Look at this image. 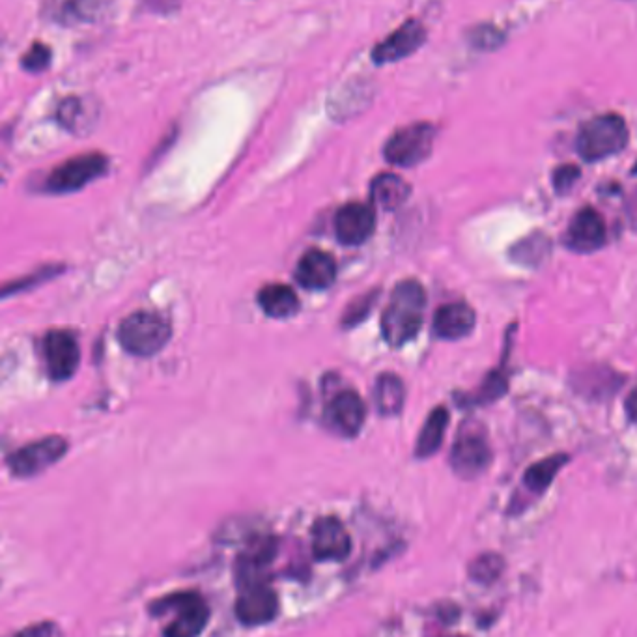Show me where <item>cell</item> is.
Returning <instances> with one entry per match:
<instances>
[{"mask_svg": "<svg viewBox=\"0 0 637 637\" xmlns=\"http://www.w3.org/2000/svg\"><path fill=\"white\" fill-rule=\"evenodd\" d=\"M624 410H626V415H628V419L632 421V423H636L637 425V387L634 391H630V395L626 397V402H624Z\"/></svg>", "mask_w": 637, "mask_h": 637, "instance_id": "1f68e13d", "label": "cell"}, {"mask_svg": "<svg viewBox=\"0 0 637 637\" xmlns=\"http://www.w3.org/2000/svg\"><path fill=\"white\" fill-rule=\"evenodd\" d=\"M258 305L271 318H290L299 311L296 292L286 284H268L258 292Z\"/></svg>", "mask_w": 637, "mask_h": 637, "instance_id": "7402d4cb", "label": "cell"}, {"mask_svg": "<svg viewBox=\"0 0 637 637\" xmlns=\"http://www.w3.org/2000/svg\"><path fill=\"white\" fill-rule=\"evenodd\" d=\"M505 391H507V378H505L501 372H492V374L484 380V383H482V387L477 391V395L473 398H469V404H488V402H494V400L501 397Z\"/></svg>", "mask_w": 637, "mask_h": 637, "instance_id": "4316f807", "label": "cell"}, {"mask_svg": "<svg viewBox=\"0 0 637 637\" xmlns=\"http://www.w3.org/2000/svg\"><path fill=\"white\" fill-rule=\"evenodd\" d=\"M144 4L156 14H172L182 6V0H144Z\"/></svg>", "mask_w": 637, "mask_h": 637, "instance_id": "4dcf8cb0", "label": "cell"}, {"mask_svg": "<svg viewBox=\"0 0 637 637\" xmlns=\"http://www.w3.org/2000/svg\"><path fill=\"white\" fill-rule=\"evenodd\" d=\"M505 570V561L497 553H482L469 565V578L481 585H490L501 578Z\"/></svg>", "mask_w": 637, "mask_h": 637, "instance_id": "484cf974", "label": "cell"}, {"mask_svg": "<svg viewBox=\"0 0 637 637\" xmlns=\"http://www.w3.org/2000/svg\"><path fill=\"white\" fill-rule=\"evenodd\" d=\"M477 322L473 307L464 301H454L439 307L434 316V335L438 339L458 340L468 337Z\"/></svg>", "mask_w": 637, "mask_h": 637, "instance_id": "ac0fdd59", "label": "cell"}, {"mask_svg": "<svg viewBox=\"0 0 637 637\" xmlns=\"http://www.w3.org/2000/svg\"><path fill=\"white\" fill-rule=\"evenodd\" d=\"M279 613V598L264 581L243 587V593L236 600V617L245 626L268 624Z\"/></svg>", "mask_w": 637, "mask_h": 637, "instance_id": "8fae6325", "label": "cell"}, {"mask_svg": "<svg viewBox=\"0 0 637 637\" xmlns=\"http://www.w3.org/2000/svg\"><path fill=\"white\" fill-rule=\"evenodd\" d=\"M628 142V128L619 114H600L585 122L578 133V152L585 161H600L621 152Z\"/></svg>", "mask_w": 637, "mask_h": 637, "instance_id": "3957f363", "label": "cell"}, {"mask_svg": "<svg viewBox=\"0 0 637 637\" xmlns=\"http://www.w3.org/2000/svg\"><path fill=\"white\" fill-rule=\"evenodd\" d=\"M68 453V441L60 436H47V438L32 441L29 445L21 447L19 451L10 454L8 466L15 477H34L42 473L62 456Z\"/></svg>", "mask_w": 637, "mask_h": 637, "instance_id": "ba28073f", "label": "cell"}, {"mask_svg": "<svg viewBox=\"0 0 637 637\" xmlns=\"http://www.w3.org/2000/svg\"><path fill=\"white\" fill-rule=\"evenodd\" d=\"M312 552L320 561H344L352 552V538L335 516H324L312 525Z\"/></svg>", "mask_w": 637, "mask_h": 637, "instance_id": "7c38bea8", "label": "cell"}, {"mask_svg": "<svg viewBox=\"0 0 637 637\" xmlns=\"http://www.w3.org/2000/svg\"><path fill=\"white\" fill-rule=\"evenodd\" d=\"M492 462V447L486 426L469 419L462 423L451 451V466L454 473L464 479H475L482 475Z\"/></svg>", "mask_w": 637, "mask_h": 637, "instance_id": "277c9868", "label": "cell"}, {"mask_svg": "<svg viewBox=\"0 0 637 637\" xmlns=\"http://www.w3.org/2000/svg\"><path fill=\"white\" fill-rule=\"evenodd\" d=\"M150 611L154 615H163V613L174 615L172 623L163 630V634L170 637L197 636L204 630V626L210 619V608L206 600L193 591L165 596L154 602L150 606Z\"/></svg>", "mask_w": 637, "mask_h": 637, "instance_id": "5b68a950", "label": "cell"}, {"mask_svg": "<svg viewBox=\"0 0 637 637\" xmlns=\"http://www.w3.org/2000/svg\"><path fill=\"white\" fill-rule=\"evenodd\" d=\"M567 245L578 253H593L606 243L604 217L593 208H583L574 215L567 230Z\"/></svg>", "mask_w": 637, "mask_h": 637, "instance_id": "2e32d148", "label": "cell"}, {"mask_svg": "<svg viewBox=\"0 0 637 637\" xmlns=\"http://www.w3.org/2000/svg\"><path fill=\"white\" fill-rule=\"evenodd\" d=\"M578 178H580V169L578 167L563 165V167L555 170V174H553V187H555L557 193H567L574 187Z\"/></svg>", "mask_w": 637, "mask_h": 637, "instance_id": "f1b7e54d", "label": "cell"}, {"mask_svg": "<svg viewBox=\"0 0 637 637\" xmlns=\"http://www.w3.org/2000/svg\"><path fill=\"white\" fill-rule=\"evenodd\" d=\"M630 215H632V219L637 223V193L634 195V199H632V204H630Z\"/></svg>", "mask_w": 637, "mask_h": 637, "instance_id": "d6a6232c", "label": "cell"}, {"mask_svg": "<svg viewBox=\"0 0 637 637\" xmlns=\"http://www.w3.org/2000/svg\"><path fill=\"white\" fill-rule=\"evenodd\" d=\"M57 118L71 133L83 135L88 129H92L94 122L98 120V107L92 105L90 98L70 96L58 105Z\"/></svg>", "mask_w": 637, "mask_h": 637, "instance_id": "ffe728a7", "label": "cell"}, {"mask_svg": "<svg viewBox=\"0 0 637 637\" xmlns=\"http://www.w3.org/2000/svg\"><path fill=\"white\" fill-rule=\"evenodd\" d=\"M436 129L428 122H417L398 129L383 146V156L397 167H415L430 156Z\"/></svg>", "mask_w": 637, "mask_h": 637, "instance_id": "8992f818", "label": "cell"}, {"mask_svg": "<svg viewBox=\"0 0 637 637\" xmlns=\"http://www.w3.org/2000/svg\"><path fill=\"white\" fill-rule=\"evenodd\" d=\"M449 411L443 406H439L436 410H432V413L428 415V419L423 425V430L417 438V445H415V456L417 458H430L432 454H436L445 439V432H447V426H449Z\"/></svg>", "mask_w": 637, "mask_h": 637, "instance_id": "603a6c76", "label": "cell"}, {"mask_svg": "<svg viewBox=\"0 0 637 637\" xmlns=\"http://www.w3.org/2000/svg\"><path fill=\"white\" fill-rule=\"evenodd\" d=\"M376 298H378V294H374V296L369 294V296H365V298L357 299L355 305H352V307L348 309V314H346L344 322H346L348 326H354L357 322H361V320L369 314L372 303H376Z\"/></svg>", "mask_w": 637, "mask_h": 637, "instance_id": "f546056e", "label": "cell"}, {"mask_svg": "<svg viewBox=\"0 0 637 637\" xmlns=\"http://www.w3.org/2000/svg\"><path fill=\"white\" fill-rule=\"evenodd\" d=\"M275 555V546L271 544V540H258L255 546H251L247 552L238 559V578H240L241 587L253 585V583H262L264 574L268 570L271 561Z\"/></svg>", "mask_w": 637, "mask_h": 637, "instance_id": "d6986e66", "label": "cell"}, {"mask_svg": "<svg viewBox=\"0 0 637 637\" xmlns=\"http://www.w3.org/2000/svg\"><path fill=\"white\" fill-rule=\"evenodd\" d=\"M43 357L51 380L66 382L79 369V342L66 329H53L43 339Z\"/></svg>", "mask_w": 637, "mask_h": 637, "instance_id": "30bf717a", "label": "cell"}, {"mask_svg": "<svg viewBox=\"0 0 637 637\" xmlns=\"http://www.w3.org/2000/svg\"><path fill=\"white\" fill-rule=\"evenodd\" d=\"M327 417L331 428H335L342 436L354 438L365 425L367 406L355 391L346 389L337 393L329 402Z\"/></svg>", "mask_w": 637, "mask_h": 637, "instance_id": "9a60e30c", "label": "cell"}, {"mask_svg": "<svg viewBox=\"0 0 637 637\" xmlns=\"http://www.w3.org/2000/svg\"><path fill=\"white\" fill-rule=\"evenodd\" d=\"M410 197V185L393 172L378 174L370 184V199L383 210H397Z\"/></svg>", "mask_w": 637, "mask_h": 637, "instance_id": "44dd1931", "label": "cell"}, {"mask_svg": "<svg viewBox=\"0 0 637 637\" xmlns=\"http://www.w3.org/2000/svg\"><path fill=\"white\" fill-rule=\"evenodd\" d=\"M296 279L307 290H326L337 279V262L322 249H309L299 258Z\"/></svg>", "mask_w": 637, "mask_h": 637, "instance_id": "e0dca14e", "label": "cell"}, {"mask_svg": "<svg viewBox=\"0 0 637 637\" xmlns=\"http://www.w3.org/2000/svg\"><path fill=\"white\" fill-rule=\"evenodd\" d=\"M169 339V322L157 312H133L118 327V340L122 348L137 357L159 354Z\"/></svg>", "mask_w": 637, "mask_h": 637, "instance_id": "7a4b0ae2", "label": "cell"}, {"mask_svg": "<svg viewBox=\"0 0 637 637\" xmlns=\"http://www.w3.org/2000/svg\"><path fill=\"white\" fill-rule=\"evenodd\" d=\"M21 64L25 70L32 71V73L47 70L51 64V49L43 43H34L27 51V55L21 58Z\"/></svg>", "mask_w": 637, "mask_h": 637, "instance_id": "83f0119b", "label": "cell"}, {"mask_svg": "<svg viewBox=\"0 0 637 637\" xmlns=\"http://www.w3.org/2000/svg\"><path fill=\"white\" fill-rule=\"evenodd\" d=\"M376 228V213L370 204L350 202L335 215V234L344 245H361L369 240Z\"/></svg>", "mask_w": 637, "mask_h": 637, "instance_id": "4fadbf2b", "label": "cell"}, {"mask_svg": "<svg viewBox=\"0 0 637 637\" xmlns=\"http://www.w3.org/2000/svg\"><path fill=\"white\" fill-rule=\"evenodd\" d=\"M634 174H637V163L634 165Z\"/></svg>", "mask_w": 637, "mask_h": 637, "instance_id": "836d02e7", "label": "cell"}, {"mask_svg": "<svg viewBox=\"0 0 637 637\" xmlns=\"http://www.w3.org/2000/svg\"><path fill=\"white\" fill-rule=\"evenodd\" d=\"M567 462V454H553V456H548L537 464H533L524 473L525 488L537 496L544 494L550 488V484L555 481L557 473L567 466Z\"/></svg>", "mask_w": 637, "mask_h": 637, "instance_id": "d4e9b609", "label": "cell"}, {"mask_svg": "<svg viewBox=\"0 0 637 637\" xmlns=\"http://www.w3.org/2000/svg\"><path fill=\"white\" fill-rule=\"evenodd\" d=\"M107 167H109V159L100 152H88V154L71 157L47 176L45 189L57 195L79 191L85 185L103 176L107 172Z\"/></svg>", "mask_w": 637, "mask_h": 637, "instance_id": "52a82bcc", "label": "cell"}, {"mask_svg": "<svg viewBox=\"0 0 637 637\" xmlns=\"http://www.w3.org/2000/svg\"><path fill=\"white\" fill-rule=\"evenodd\" d=\"M406 400V387L404 382L393 372H385L378 376L376 387H374V402L378 411L385 417L398 415L404 408Z\"/></svg>", "mask_w": 637, "mask_h": 637, "instance_id": "cb8c5ba5", "label": "cell"}, {"mask_svg": "<svg viewBox=\"0 0 637 637\" xmlns=\"http://www.w3.org/2000/svg\"><path fill=\"white\" fill-rule=\"evenodd\" d=\"M113 8L114 0H42L43 15L62 27L101 23Z\"/></svg>", "mask_w": 637, "mask_h": 637, "instance_id": "9c48e42d", "label": "cell"}, {"mask_svg": "<svg viewBox=\"0 0 637 637\" xmlns=\"http://www.w3.org/2000/svg\"><path fill=\"white\" fill-rule=\"evenodd\" d=\"M426 40V29L421 21L410 19L400 25L393 34L378 43L372 51V60L376 64H389L413 55Z\"/></svg>", "mask_w": 637, "mask_h": 637, "instance_id": "5bb4252c", "label": "cell"}, {"mask_svg": "<svg viewBox=\"0 0 637 637\" xmlns=\"http://www.w3.org/2000/svg\"><path fill=\"white\" fill-rule=\"evenodd\" d=\"M425 309L423 284L415 279L398 283L382 316L383 339L387 340V344L404 346L415 339L423 327Z\"/></svg>", "mask_w": 637, "mask_h": 637, "instance_id": "6da1fadb", "label": "cell"}]
</instances>
